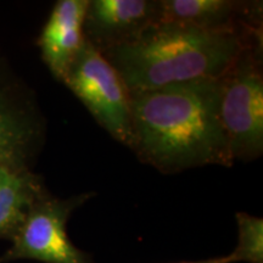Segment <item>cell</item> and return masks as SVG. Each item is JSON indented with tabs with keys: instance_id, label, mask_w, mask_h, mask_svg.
Segmentation results:
<instances>
[{
	"instance_id": "cell-10",
	"label": "cell",
	"mask_w": 263,
	"mask_h": 263,
	"mask_svg": "<svg viewBox=\"0 0 263 263\" xmlns=\"http://www.w3.org/2000/svg\"><path fill=\"white\" fill-rule=\"evenodd\" d=\"M45 189L31 167L0 163V239L12 240L29 207Z\"/></svg>"
},
{
	"instance_id": "cell-8",
	"label": "cell",
	"mask_w": 263,
	"mask_h": 263,
	"mask_svg": "<svg viewBox=\"0 0 263 263\" xmlns=\"http://www.w3.org/2000/svg\"><path fill=\"white\" fill-rule=\"evenodd\" d=\"M88 4L89 0H59L38 38L43 61L59 82L85 41L83 21Z\"/></svg>"
},
{
	"instance_id": "cell-12",
	"label": "cell",
	"mask_w": 263,
	"mask_h": 263,
	"mask_svg": "<svg viewBox=\"0 0 263 263\" xmlns=\"http://www.w3.org/2000/svg\"><path fill=\"white\" fill-rule=\"evenodd\" d=\"M178 263H230L229 256H219V257H212L206 259H199V261H186V262H178Z\"/></svg>"
},
{
	"instance_id": "cell-6",
	"label": "cell",
	"mask_w": 263,
	"mask_h": 263,
	"mask_svg": "<svg viewBox=\"0 0 263 263\" xmlns=\"http://www.w3.org/2000/svg\"><path fill=\"white\" fill-rule=\"evenodd\" d=\"M157 24L217 34H262V2L159 0Z\"/></svg>"
},
{
	"instance_id": "cell-2",
	"label": "cell",
	"mask_w": 263,
	"mask_h": 263,
	"mask_svg": "<svg viewBox=\"0 0 263 263\" xmlns=\"http://www.w3.org/2000/svg\"><path fill=\"white\" fill-rule=\"evenodd\" d=\"M262 34L207 33L156 24L136 41L101 52L116 68L129 94L200 80H218Z\"/></svg>"
},
{
	"instance_id": "cell-7",
	"label": "cell",
	"mask_w": 263,
	"mask_h": 263,
	"mask_svg": "<svg viewBox=\"0 0 263 263\" xmlns=\"http://www.w3.org/2000/svg\"><path fill=\"white\" fill-rule=\"evenodd\" d=\"M159 0H89L84 38L100 52L128 44L157 24Z\"/></svg>"
},
{
	"instance_id": "cell-9",
	"label": "cell",
	"mask_w": 263,
	"mask_h": 263,
	"mask_svg": "<svg viewBox=\"0 0 263 263\" xmlns=\"http://www.w3.org/2000/svg\"><path fill=\"white\" fill-rule=\"evenodd\" d=\"M41 136V122L34 111L0 80V163L29 167Z\"/></svg>"
},
{
	"instance_id": "cell-1",
	"label": "cell",
	"mask_w": 263,
	"mask_h": 263,
	"mask_svg": "<svg viewBox=\"0 0 263 263\" xmlns=\"http://www.w3.org/2000/svg\"><path fill=\"white\" fill-rule=\"evenodd\" d=\"M132 145L140 162L164 174L232 167L219 117V78L130 94Z\"/></svg>"
},
{
	"instance_id": "cell-3",
	"label": "cell",
	"mask_w": 263,
	"mask_h": 263,
	"mask_svg": "<svg viewBox=\"0 0 263 263\" xmlns=\"http://www.w3.org/2000/svg\"><path fill=\"white\" fill-rule=\"evenodd\" d=\"M262 43L248 45L219 77V117L233 161L263 153Z\"/></svg>"
},
{
	"instance_id": "cell-4",
	"label": "cell",
	"mask_w": 263,
	"mask_h": 263,
	"mask_svg": "<svg viewBox=\"0 0 263 263\" xmlns=\"http://www.w3.org/2000/svg\"><path fill=\"white\" fill-rule=\"evenodd\" d=\"M94 193L60 199L45 188L29 207L22 226L11 240L12 246L0 257V263L33 259L43 263H95L93 257L77 248L67 234V222L78 207L94 197Z\"/></svg>"
},
{
	"instance_id": "cell-5",
	"label": "cell",
	"mask_w": 263,
	"mask_h": 263,
	"mask_svg": "<svg viewBox=\"0 0 263 263\" xmlns=\"http://www.w3.org/2000/svg\"><path fill=\"white\" fill-rule=\"evenodd\" d=\"M61 83L115 140L130 147V94L116 68L90 43L84 41Z\"/></svg>"
},
{
	"instance_id": "cell-11",
	"label": "cell",
	"mask_w": 263,
	"mask_h": 263,
	"mask_svg": "<svg viewBox=\"0 0 263 263\" xmlns=\"http://www.w3.org/2000/svg\"><path fill=\"white\" fill-rule=\"evenodd\" d=\"M238 245L228 255L230 263H263V219L245 212L235 215Z\"/></svg>"
}]
</instances>
